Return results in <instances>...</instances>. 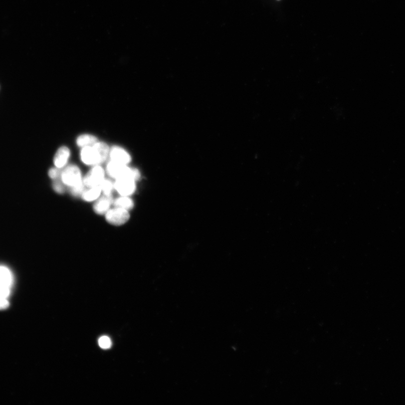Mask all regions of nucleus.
<instances>
[{
	"mask_svg": "<svg viewBox=\"0 0 405 405\" xmlns=\"http://www.w3.org/2000/svg\"><path fill=\"white\" fill-rule=\"evenodd\" d=\"M61 173H60L59 168L57 167L51 168L49 171V177L54 179V180L57 179L58 177L61 176Z\"/></svg>",
	"mask_w": 405,
	"mask_h": 405,
	"instance_id": "18",
	"label": "nucleus"
},
{
	"mask_svg": "<svg viewBox=\"0 0 405 405\" xmlns=\"http://www.w3.org/2000/svg\"><path fill=\"white\" fill-rule=\"evenodd\" d=\"M115 207L130 211L134 206V202L130 196H121L113 201Z\"/></svg>",
	"mask_w": 405,
	"mask_h": 405,
	"instance_id": "12",
	"label": "nucleus"
},
{
	"mask_svg": "<svg viewBox=\"0 0 405 405\" xmlns=\"http://www.w3.org/2000/svg\"><path fill=\"white\" fill-rule=\"evenodd\" d=\"M111 161L115 163L127 165L130 162L131 156L125 149L119 146H114L110 151Z\"/></svg>",
	"mask_w": 405,
	"mask_h": 405,
	"instance_id": "8",
	"label": "nucleus"
},
{
	"mask_svg": "<svg viewBox=\"0 0 405 405\" xmlns=\"http://www.w3.org/2000/svg\"><path fill=\"white\" fill-rule=\"evenodd\" d=\"M105 216L106 220L110 224L116 226L125 224L130 217L128 211L116 207L114 209H110Z\"/></svg>",
	"mask_w": 405,
	"mask_h": 405,
	"instance_id": "5",
	"label": "nucleus"
},
{
	"mask_svg": "<svg viewBox=\"0 0 405 405\" xmlns=\"http://www.w3.org/2000/svg\"><path fill=\"white\" fill-rule=\"evenodd\" d=\"M70 150L66 146H62L57 151L54 156V162L58 168L65 166L70 156Z\"/></svg>",
	"mask_w": 405,
	"mask_h": 405,
	"instance_id": "9",
	"label": "nucleus"
},
{
	"mask_svg": "<svg viewBox=\"0 0 405 405\" xmlns=\"http://www.w3.org/2000/svg\"><path fill=\"white\" fill-rule=\"evenodd\" d=\"M101 192L100 186L89 187L88 190H85L83 192L82 198L86 201H93L99 198Z\"/></svg>",
	"mask_w": 405,
	"mask_h": 405,
	"instance_id": "11",
	"label": "nucleus"
},
{
	"mask_svg": "<svg viewBox=\"0 0 405 405\" xmlns=\"http://www.w3.org/2000/svg\"><path fill=\"white\" fill-rule=\"evenodd\" d=\"M61 177L64 185L70 188L84 182L80 168L75 165H69L64 169L61 173Z\"/></svg>",
	"mask_w": 405,
	"mask_h": 405,
	"instance_id": "3",
	"label": "nucleus"
},
{
	"mask_svg": "<svg viewBox=\"0 0 405 405\" xmlns=\"http://www.w3.org/2000/svg\"><path fill=\"white\" fill-rule=\"evenodd\" d=\"M9 306V303L6 298H0V310L7 309Z\"/></svg>",
	"mask_w": 405,
	"mask_h": 405,
	"instance_id": "19",
	"label": "nucleus"
},
{
	"mask_svg": "<svg viewBox=\"0 0 405 405\" xmlns=\"http://www.w3.org/2000/svg\"><path fill=\"white\" fill-rule=\"evenodd\" d=\"M85 186L84 183L82 182V183L79 184V185L70 187V191L71 194L73 196H75L81 195L83 192H84L85 190Z\"/></svg>",
	"mask_w": 405,
	"mask_h": 405,
	"instance_id": "15",
	"label": "nucleus"
},
{
	"mask_svg": "<svg viewBox=\"0 0 405 405\" xmlns=\"http://www.w3.org/2000/svg\"><path fill=\"white\" fill-rule=\"evenodd\" d=\"M100 187L101 192L104 195L112 196L113 190L114 189V184L111 181L104 179Z\"/></svg>",
	"mask_w": 405,
	"mask_h": 405,
	"instance_id": "14",
	"label": "nucleus"
},
{
	"mask_svg": "<svg viewBox=\"0 0 405 405\" xmlns=\"http://www.w3.org/2000/svg\"><path fill=\"white\" fill-rule=\"evenodd\" d=\"M107 171L109 176L116 179L123 177H131L135 180H139L140 173L136 168H130L127 165L110 162L108 164Z\"/></svg>",
	"mask_w": 405,
	"mask_h": 405,
	"instance_id": "2",
	"label": "nucleus"
},
{
	"mask_svg": "<svg viewBox=\"0 0 405 405\" xmlns=\"http://www.w3.org/2000/svg\"><path fill=\"white\" fill-rule=\"evenodd\" d=\"M13 280L11 271L6 266H0V298L7 299L10 295Z\"/></svg>",
	"mask_w": 405,
	"mask_h": 405,
	"instance_id": "4",
	"label": "nucleus"
},
{
	"mask_svg": "<svg viewBox=\"0 0 405 405\" xmlns=\"http://www.w3.org/2000/svg\"><path fill=\"white\" fill-rule=\"evenodd\" d=\"M113 202L112 196L104 195L100 197L94 206L95 213L98 215H105L109 210Z\"/></svg>",
	"mask_w": 405,
	"mask_h": 405,
	"instance_id": "10",
	"label": "nucleus"
},
{
	"mask_svg": "<svg viewBox=\"0 0 405 405\" xmlns=\"http://www.w3.org/2000/svg\"><path fill=\"white\" fill-rule=\"evenodd\" d=\"M104 170L99 165H96L86 174L84 179V185L88 187L100 186L104 181Z\"/></svg>",
	"mask_w": 405,
	"mask_h": 405,
	"instance_id": "6",
	"label": "nucleus"
},
{
	"mask_svg": "<svg viewBox=\"0 0 405 405\" xmlns=\"http://www.w3.org/2000/svg\"><path fill=\"white\" fill-rule=\"evenodd\" d=\"M114 189L121 196H130L136 190V180L131 177H123L116 179Z\"/></svg>",
	"mask_w": 405,
	"mask_h": 405,
	"instance_id": "7",
	"label": "nucleus"
},
{
	"mask_svg": "<svg viewBox=\"0 0 405 405\" xmlns=\"http://www.w3.org/2000/svg\"><path fill=\"white\" fill-rule=\"evenodd\" d=\"M109 152L107 144L103 142H96L92 146L84 147L81 152V160L87 165H99L107 158Z\"/></svg>",
	"mask_w": 405,
	"mask_h": 405,
	"instance_id": "1",
	"label": "nucleus"
},
{
	"mask_svg": "<svg viewBox=\"0 0 405 405\" xmlns=\"http://www.w3.org/2000/svg\"><path fill=\"white\" fill-rule=\"evenodd\" d=\"M97 142V138L91 135L85 134L78 137L77 144L78 146L83 147L93 145Z\"/></svg>",
	"mask_w": 405,
	"mask_h": 405,
	"instance_id": "13",
	"label": "nucleus"
},
{
	"mask_svg": "<svg viewBox=\"0 0 405 405\" xmlns=\"http://www.w3.org/2000/svg\"><path fill=\"white\" fill-rule=\"evenodd\" d=\"M53 188L58 194H63L64 191H65L64 183L62 182L59 181L58 179H55V181L53 183Z\"/></svg>",
	"mask_w": 405,
	"mask_h": 405,
	"instance_id": "17",
	"label": "nucleus"
},
{
	"mask_svg": "<svg viewBox=\"0 0 405 405\" xmlns=\"http://www.w3.org/2000/svg\"><path fill=\"white\" fill-rule=\"evenodd\" d=\"M99 346L103 349H107L111 347V340L107 336H103L99 339Z\"/></svg>",
	"mask_w": 405,
	"mask_h": 405,
	"instance_id": "16",
	"label": "nucleus"
}]
</instances>
